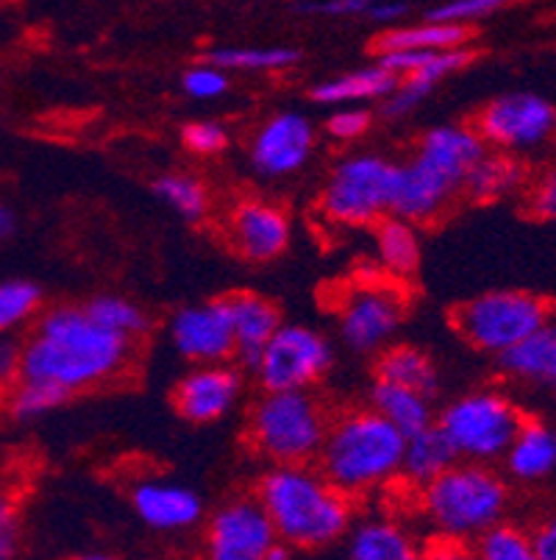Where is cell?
<instances>
[{
    "label": "cell",
    "instance_id": "1",
    "mask_svg": "<svg viewBox=\"0 0 556 560\" xmlns=\"http://www.w3.org/2000/svg\"><path fill=\"white\" fill-rule=\"evenodd\" d=\"M137 343L100 327L84 307L39 310L23 338L20 376L48 382L68 396L98 390L131 369Z\"/></svg>",
    "mask_w": 556,
    "mask_h": 560
},
{
    "label": "cell",
    "instance_id": "2",
    "mask_svg": "<svg viewBox=\"0 0 556 560\" xmlns=\"http://www.w3.org/2000/svg\"><path fill=\"white\" fill-rule=\"evenodd\" d=\"M253 497L289 549L318 552L345 538L356 502L331 486L315 463H279L259 477Z\"/></svg>",
    "mask_w": 556,
    "mask_h": 560
},
{
    "label": "cell",
    "instance_id": "3",
    "mask_svg": "<svg viewBox=\"0 0 556 560\" xmlns=\"http://www.w3.org/2000/svg\"><path fill=\"white\" fill-rule=\"evenodd\" d=\"M406 435L370 405L334 416L315 466L354 502L390 491L401 482Z\"/></svg>",
    "mask_w": 556,
    "mask_h": 560
},
{
    "label": "cell",
    "instance_id": "4",
    "mask_svg": "<svg viewBox=\"0 0 556 560\" xmlns=\"http://www.w3.org/2000/svg\"><path fill=\"white\" fill-rule=\"evenodd\" d=\"M415 511L431 538L473 544L484 529L507 518L509 486L487 463L457 460L417 488Z\"/></svg>",
    "mask_w": 556,
    "mask_h": 560
},
{
    "label": "cell",
    "instance_id": "5",
    "mask_svg": "<svg viewBox=\"0 0 556 560\" xmlns=\"http://www.w3.org/2000/svg\"><path fill=\"white\" fill-rule=\"evenodd\" d=\"M329 424V407L315 390H262L248 412L245 435L270 466L315 463Z\"/></svg>",
    "mask_w": 556,
    "mask_h": 560
},
{
    "label": "cell",
    "instance_id": "6",
    "mask_svg": "<svg viewBox=\"0 0 556 560\" xmlns=\"http://www.w3.org/2000/svg\"><path fill=\"white\" fill-rule=\"evenodd\" d=\"M523 419L527 416L512 396L498 388H478L448 401L435 424L451 444L457 460L493 466L504 457Z\"/></svg>",
    "mask_w": 556,
    "mask_h": 560
},
{
    "label": "cell",
    "instance_id": "7",
    "mask_svg": "<svg viewBox=\"0 0 556 560\" xmlns=\"http://www.w3.org/2000/svg\"><path fill=\"white\" fill-rule=\"evenodd\" d=\"M551 324H554L551 302L529 290H493L468 299L453 310V329L473 349L496 358Z\"/></svg>",
    "mask_w": 556,
    "mask_h": 560
},
{
    "label": "cell",
    "instance_id": "8",
    "mask_svg": "<svg viewBox=\"0 0 556 560\" xmlns=\"http://www.w3.org/2000/svg\"><path fill=\"white\" fill-rule=\"evenodd\" d=\"M395 162L359 151L336 162L318 196V212L334 226L365 229L390 215Z\"/></svg>",
    "mask_w": 556,
    "mask_h": 560
},
{
    "label": "cell",
    "instance_id": "9",
    "mask_svg": "<svg viewBox=\"0 0 556 560\" xmlns=\"http://www.w3.org/2000/svg\"><path fill=\"white\" fill-rule=\"evenodd\" d=\"M410 310V290L401 279H359L336 302V329L354 354H379L395 340Z\"/></svg>",
    "mask_w": 556,
    "mask_h": 560
},
{
    "label": "cell",
    "instance_id": "10",
    "mask_svg": "<svg viewBox=\"0 0 556 560\" xmlns=\"http://www.w3.org/2000/svg\"><path fill=\"white\" fill-rule=\"evenodd\" d=\"M257 497L226 499L203 524L201 560H289Z\"/></svg>",
    "mask_w": 556,
    "mask_h": 560
},
{
    "label": "cell",
    "instance_id": "11",
    "mask_svg": "<svg viewBox=\"0 0 556 560\" xmlns=\"http://www.w3.org/2000/svg\"><path fill=\"white\" fill-rule=\"evenodd\" d=\"M334 365V346L306 324H282L251 365L262 390H312Z\"/></svg>",
    "mask_w": 556,
    "mask_h": 560
},
{
    "label": "cell",
    "instance_id": "12",
    "mask_svg": "<svg viewBox=\"0 0 556 560\" xmlns=\"http://www.w3.org/2000/svg\"><path fill=\"white\" fill-rule=\"evenodd\" d=\"M473 129L484 145L504 154L534 151L556 135V109L534 93H507L482 106Z\"/></svg>",
    "mask_w": 556,
    "mask_h": 560
},
{
    "label": "cell",
    "instance_id": "13",
    "mask_svg": "<svg viewBox=\"0 0 556 560\" xmlns=\"http://www.w3.org/2000/svg\"><path fill=\"white\" fill-rule=\"evenodd\" d=\"M318 149V131L304 112H275L248 140V162L259 179L279 182L304 171Z\"/></svg>",
    "mask_w": 556,
    "mask_h": 560
},
{
    "label": "cell",
    "instance_id": "14",
    "mask_svg": "<svg viewBox=\"0 0 556 560\" xmlns=\"http://www.w3.org/2000/svg\"><path fill=\"white\" fill-rule=\"evenodd\" d=\"M167 335L181 360L190 365L228 363L234 358V329L226 299H209L176 310Z\"/></svg>",
    "mask_w": 556,
    "mask_h": 560
},
{
    "label": "cell",
    "instance_id": "15",
    "mask_svg": "<svg viewBox=\"0 0 556 560\" xmlns=\"http://www.w3.org/2000/svg\"><path fill=\"white\" fill-rule=\"evenodd\" d=\"M228 246L248 262H270L282 257L293 237V221L279 203L268 198H239L223 218Z\"/></svg>",
    "mask_w": 556,
    "mask_h": 560
},
{
    "label": "cell",
    "instance_id": "16",
    "mask_svg": "<svg viewBox=\"0 0 556 560\" xmlns=\"http://www.w3.org/2000/svg\"><path fill=\"white\" fill-rule=\"evenodd\" d=\"M129 499L134 516L159 536L192 533L206 516L201 493L167 477H142L134 482Z\"/></svg>",
    "mask_w": 556,
    "mask_h": 560
},
{
    "label": "cell",
    "instance_id": "17",
    "mask_svg": "<svg viewBox=\"0 0 556 560\" xmlns=\"http://www.w3.org/2000/svg\"><path fill=\"white\" fill-rule=\"evenodd\" d=\"M242 396V374L228 363L192 365L173 388V407L190 424L223 421Z\"/></svg>",
    "mask_w": 556,
    "mask_h": 560
},
{
    "label": "cell",
    "instance_id": "18",
    "mask_svg": "<svg viewBox=\"0 0 556 560\" xmlns=\"http://www.w3.org/2000/svg\"><path fill=\"white\" fill-rule=\"evenodd\" d=\"M459 198V190L440 173L417 162L415 156L395 162V179H392L390 215L415 223H431L446 215L448 207Z\"/></svg>",
    "mask_w": 556,
    "mask_h": 560
},
{
    "label": "cell",
    "instance_id": "19",
    "mask_svg": "<svg viewBox=\"0 0 556 560\" xmlns=\"http://www.w3.org/2000/svg\"><path fill=\"white\" fill-rule=\"evenodd\" d=\"M484 151L487 145L471 124H440L423 131L412 156L440 173L462 196L468 173L482 160Z\"/></svg>",
    "mask_w": 556,
    "mask_h": 560
},
{
    "label": "cell",
    "instance_id": "20",
    "mask_svg": "<svg viewBox=\"0 0 556 560\" xmlns=\"http://www.w3.org/2000/svg\"><path fill=\"white\" fill-rule=\"evenodd\" d=\"M343 560H421L423 541L415 529L392 513H367L354 518L345 533Z\"/></svg>",
    "mask_w": 556,
    "mask_h": 560
},
{
    "label": "cell",
    "instance_id": "21",
    "mask_svg": "<svg viewBox=\"0 0 556 560\" xmlns=\"http://www.w3.org/2000/svg\"><path fill=\"white\" fill-rule=\"evenodd\" d=\"M226 302L228 313H232L234 358L251 369L275 335V329L284 324L282 313L262 293H234V296H226Z\"/></svg>",
    "mask_w": 556,
    "mask_h": 560
},
{
    "label": "cell",
    "instance_id": "22",
    "mask_svg": "<svg viewBox=\"0 0 556 560\" xmlns=\"http://www.w3.org/2000/svg\"><path fill=\"white\" fill-rule=\"evenodd\" d=\"M501 460L514 482L537 486L548 480L556 471V430L545 421L523 419Z\"/></svg>",
    "mask_w": 556,
    "mask_h": 560
},
{
    "label": "cell",
    "instance_id": "23",
    "mask_svg": "<svg viewBox=\"0 0 556 560\" xmlns=\"http://www.w3.org/2000/svg\"><path fill=\"white\" fill-rule=\"evenodd\" d=\"M395 75L381 62L362 65V68L336 73L331 79L318 81L312 86V101L323 106H345V104H376L385 101L387 93L395 86Z\"/></svg>",
    "mask_w": 556,
    "mask_h": 560
},
{
    "label": "cell",
    "instance_id": "24",
    "mask_svg": "<svg viewBox=\"0 0 556 560\" xmlns=\"http://www.w3.org/2000/svg\"><path fill=\"white\" fill-rule=\"evenodd\" d=\"M379 62L390 70L395 79L426 81L428 86H440L453 73L465 70L473 62V50L468 45L446 50H381Z\"/></svg>",
    "mask_w": 556,
    "mask_h": 560
},
{
    "label": "cell",
    "instance_id": "25",
    "mask_svg": "<svg viewBox=\"0 0 556 560\" xmlns=\"http://www.w3.org/2000/svg\"><path fill=\"white\" fill-rule=\"evenodd\" d=\"M374 248L381 271L401 282L412 277L421 265V234L415 223L404 218L385 215L374 223Z\"/></svg>",
    "mask_w": 556,
    "mask_h": 560
},
{
    "label": "cell",
    "instance_id": "26",
    "mask_svg": "<svg viewBox=\"0 0 556 560\" xmlns=\"http://www.w3.org/2000/svg\"><path fill=\"white\" fill-rule=\"evenodd\" d=\"M370 407L404 435H415L435 424L431 396L395 385V382L376 380L374 390H370Z\"/></svg>",
    "mask_w": 556,
    "mask_h": 560
},
{
    "label": "cell",
    "instance_id": "27",
    "mask_svg": "<svg viewBox=\"0 0 556 560\" xmlns=\"http://www.w3.org/2000/svg\"><path fill=\"white\" fill-rule=\"evenodd\" d=\"M376 380L395 382L428 396H435L440 388V371L435 360L410 343H390L376 354Z\"/></svg>",
    "mask_w": 556,
    "mask_h": 560
},
{
    "label": "cell",
    "instance_id": "28",
    "mask_svg": "<svg viewBox=\"0 0 556 560\" xmlns=\"http://www.w3.org/2000/svg\"><path fill=\"white\" fill-rule=\"evenodd\" d=\"M457 463L451 444L440 432V427L431 424L426 430L406 435L404 460H401V482L406 488H423L435 477H440L448 466Z\"/></svg>",
    "mask_w": 556,
    "mask_h": 560
},
{
    "label": "cell",
    "instance_id": "29",
    "mask_svg": "<svg viewBox=\"0 0 556 560\" xmlns=\"http://www.w3.org/2000/svg\"><path fill=\"white\" fill-rule=\"evenodd\" d=\"M518 190H523V167H520V162L512 154L493 149L484 151V156L473 165L465 185H462V196L476 203L498 201V198H507Z\"/></svg>",
    "mask_w": 556,
    "mask_h": 560
},
{
    "label": "cell",
    "instance_id": "30",
    "mask_svg": "<svg viewBox=\"0 0 556 560\" xmlns=\"http://www.w3.org/2000/svg\"><path fill=\"white\" fill-rule=\"evenodd\" d=\"M473 28L451 23H437V20L423 18L421 23L410 25H390L379 39H376V50H446V48H462L471 43Z\"/></svg>",
    "mask_w": 556,
    "mask_h": 560
},
{
    "label": "cell",
    "instance_id": "31",
    "mask_svg": "<svg viewBox=\"0 0 556 560\" xmlns=\"http://www.w3.org/2000/svg\"><path fill=\"white\" fill-rule=\"evenodd\" d=\"M206 59L226 73H284L300 62V50L289 45H223L209 50Z\"/></svg>",
    "mask_w": 556,
    "mask_h": 560
},
{
    "label": "cell",
    "instance_id": "32",
    "mask_svg": "<svg viewBox=\"0 0 556 560\" xmlns=\"http://www.w3.org/2000/svg\"><path fill=\"white\" fill-rule=\"evenodd\" d=\"M68 399L70 396L56 388V385L20 376L0 394V410L7 412V419H12L14 424H34V421L59 410Z\"/></svg>",
    "mask_w": 556,
    "mask_h": 560
},
{
    "label": "cell",
    "instance_id": "33",
    "mask_svg": "<svg viewBox=\"0 0 556 560\" xmlns=\"http://www.w3.org/2000/svg\"><path fill=\"white\" fill-rule=\"evenodd\" d=\"M153 196L159 198L165 207H170L181 221L201 223L212 212V196L209 187L198 176L181 171L162 173L159 179L153 182Z\"/></svg>",
    "mask_w": 556,
    "mask_h": 560
},
{
    "label": "cell",
    "instance_id": "34",
    "mask_svg": "<svg viewBox=\"0 0 556 560\" xmlns=\"http://www.w3.org/2000/svg\"><path fill=\"white\" fill-rule=\"evenodd\" d=\"M498 369L512 382L551 385V327L529 335L527 340L498 354Z\"/></svg>",
    "mask_w": 556,
    "mask_h": 560
},
{
    "label": "cell",
    "instance_id": "35",
    "mask_svg": "<svg viewBox=\"0 0 556 560\" xmlns=\"http://www.w3.org/2000/svg\"><path fill=\"white\" fill-rule=\"evenodd\" d=\"M84 310L98 320L100 327L131 340V343H140L151 332V315L140 304L131 302L129 296H120V293H100V296L90 299Z\"/></svg>",
    "mask_w": 556,
    "mask_h": 560
},
{
    "label": "cell",
    "instance_id": "36",
    "mask_svg": "<svg viewBox=\"0 0 556 560\" xmlns=\"http://www.w3.org/2000/svg\"><path fill=\"white\" fill-rule=\"evenodd\" d=\"M473 552L478 560H537L532 533L507 518L484 529L473 541Z\"/></svg>",
    "mask_w": 556,
    "mask_h": 560
},
{
    "label": "cell",
    "instance_id": "37",
    "mask_svg": "<svg viewBox=\"0 0 556 560\" xmlns=\"http://www.w3.org/2000/svg\"><path fill=\"white\" fill-rule=\"evenodd\" d=\"M43 310V290L28 279L0 282V335L17 332Z\"/></svg>",
    "mask_w": 556,
    "mask_h": 560
},
{
    "label": "cell",
    "instance_id": "38",
    "mask_svg": "<svg viewBox=\"0 0 556 560\" xmlns=\"http://www.w3.org/2000/svg\"><path fill=\"white\" fill-rule=\"evenodd\" d=\"M228 84H232V73H226L221 65L209 62V59L190 65L181 73V90L192 101L223 98L228 93Z\"/></svg>",
    "mask_w": 556,
    "mask_h": 560
},
{
    "label": "cell",
    "instance_id": "39",
    "mask_svg": "<svg viewBox=\"0 0 556 560\" xmlns=\"http://www.w3.org/2000/svg\"><path fill=\"white\" fill-rule=\"evenodd\" d=\"M509 0H442L437 7H431L426 12L428 20H437V23H451V25H465L473 28L476 23L487 18H496Z\"/></svg>",
    "mask_w": 556,
    "mask_h": 560
},
{
    "label": "cell",
    "instance_id": "40",
    "mask_svg": "<svg viewBox=\"0 0 556 560\" xmlns=\"http://www.w3.org/2000/svg\"><path fill=\"white\" fill-rule=\"evenodd\" d=\"M228 129L221 120H190L181 126V145L196 156H217L228 149Z\"/></svg>",
    "mask_w": 556,
    "mask_h": 560
},
{
    "label": "cell",
    "instance_id": "41",
    "mask_svg": "<svg viewBox=\"0 0 556 560\" xmlns=\"http://www.w3.org/2000/svg\"><path fill=\"white\" fill-rule=\"evenodd\" d=\"M370 126H374V115L362 104L334 106V112L326 120V131H329L331 140L343 142V145L362 140L370 131Z\"/></svg>",
    "mask_w": 556,
    "mask_h": 560
},
{
    "label": "cell",
    "instance_id": "42",
    "mask_svg": "<svg viewBox=\"0 0 556 560\" xmlns=\"http://www.w3.org/2000/svg\"><path fill=\"white\" fill-rule=\"evenodd\" d=\"M20 549H23V522H20L17 497L0 486V560H17Z\"/></svg>",
    "mask_w": 556,
    "mask_h": 560
},
{
    "label": "cell",
    "instance_id": "43",
    "mask_svg": "<svg viewBox=\"0 0 556 560\" xmlns=\"http://www.w3.org/2000/svg\"><path fill=\"white\" fill-rule=\"evenodd\" d=\"M527 212L537 221H556V165L527 187Z\"/></svg>",
    "mask_w": 556,
    "mask_h": 560
},
{
    "label": "cell",
    "instance_id": "44",
    "mask_svg": "<svg viewBox=\"0 0 556 560\" xmlns=\"http://www.w3.org/2000/svg\"><path fill=\"white\" fill-rule=\"evenodd\" d=\"M376 3H379V0H306V3H300L298 9L304 14H320V18H336V20L365 18V20H370Z\"/></svg>",
    "mask_w": 556,
    "mask_h": 560
},
{
    "label": "cell",
    "instance_id": "45",
    "mask_svg": "<svg viewBox=\"0 0 556 560\" xmlns=\"http://www.w3.org/2000/svg\"><path fill=\"white\" fill-rule=\"evenodd\" d=\"M20 360H23V338L17 332L0 335V394L20 380Z\"/></svg>",
    "mask_w": 556,
    "mask_h": 560
},
{
    "label": "cell",
    "instance_id": "46",
    "mask_svg": "<svg viewBox=\"0 0 556 560\" xmlns=\"http://www.w3.org/2000/svg\"><path fill=\"white\" fill-rule=\"evenodd\" d=\"M421 560H478L473 544L451 541V538H428L423 544Z\"/></svg>",
    "mask_w": 556,
    "mask_h": 560
},
{
    "label": "cell",
    "instance_id": "47",
    "mask_svg": "<svg viewBox=\"0 0 556 560\" xmlns=\"http://www.w3.org/2000/svg\"><path fill=\"white\" fill-rule=\"evenodd\" d=\"M534 544V558L537 560H556V511L543 516L537 527L529 529Z\"/></svg>",
    "mask_w": 556,
    "mask_h": 560
},
{
    "label": "cell",
    "instance_id": "48",
    "mask_svg": "<svg viewBox=\"0 0 556 560\" xmlns=\"http://www.w3.org/2000/svg\"><path fill=\"white\" fill-rule=\"evenodd\" d=\"M20 229V212L14 210V203L7 201V198H0V246L9 243L17 234Z\"/></svg>",
    "mask_w": 556,
    "mask_h": 560
},
{
    "label": "cell",
    "instance_id": "49",
    "mask_svg": "<svg viewBox=\"0 0 556 560\" xmlns=\"http://www.w3.org/2000/svg\"><path fill=\"white\" fill-rule=\"evenodd\" d=\"M551 385H556V324H551Z\"/></svg>",
    "mask_w": 556,
    "mask_h": 560
},
{
    "label": "cell",
    "instance_id": "50",
    "mask_svg": "<svg viewBox=\"0 0 556 560\" xmlns=\"http://www.w3.org/2000/svg\"><path fill=\"white\" fill-rule=\"evenodd\" d=\"M68 560H122V558H117V555H111V552H81V555H73V558H68Z\"/></svg>",
    "mask_w": 556,
    "mask_h": 560
},
{
    "label": "cell",
    "instance_id": "51",
    "mask_svg": "<svg viewBox=\"0 0 556 560\" xmlns=\"http://www.w3.org/2000/svg\"><path fill=\"white\" fill-rule=\"evenodd\" d=\"M151 560H173V558H151Z\"/></svg>",
    "mask_w": 556,
    "mask_h": 560
}]
</instances>
